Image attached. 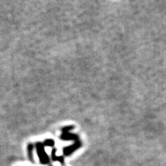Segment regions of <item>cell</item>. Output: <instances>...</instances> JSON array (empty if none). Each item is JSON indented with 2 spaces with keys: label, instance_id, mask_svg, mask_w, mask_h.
<instances>
[{
  "label": "cell",
  "instance_id": "cell-6",
  "mask_svg": "<svg viewBox=\"0 0 166 166\" xmlns=\"http://www.w3.org/2000/svg\"><path fill=\"white\" fill-rule=\"evenodd\" d=\"M43 146L44 147H53L54 146V141L53 140V139H47V140L44 141V143H43Z\"/></svg>",
  "mask_w": 166,
  "mask_h": 166
},
{
  "label": "cell",
  "instance_id": "cell-5",
  "mask_svg": "<svg viewBox=\"0 0 166 166\" xmlns=\"http://www.w3.org/2000/svg\"><path fill=\"white\" fill-rule=\"evenodd\" d=\"M33 150H34V145L32 143L28 144L27 146V154L28 158L31 161H33Z\"/></svg>",
  "mask_w": 166,
  "mask_h": 166
},
{
  "label": "cell",
  "instance_id": "cell-7",
  "mask_svg": "<svg viewBox=\"0 0 166 166\" xmlns=\"http://www.w3.org/2000/svg\"><path fill=\"white\" fill-rule=\"evenodd\" d=\"M73 129H74L73 126H65L61 128V131H62V133H66V132H70V130H72Z\"/></svg>",
  "mask_w": 166,
  "mask_h": 166
},
{
  "label": "cell",
  "instance_id": "cell-3",
  "mask_svg": "<svg viewBox=\"0 0 166 166\" xmlns=\"http://www.w3.org/2000/svg\"><path fill=\"white\" fill-rule=\"evenodd\" d=\"M59 138L63 141H74V142H76V141L79 140L78 135L76 134L71 133V132H66V133H62L60 135Z\"/></svg>",
  "mask_w": 166,
  "mask_h": 166
},
{
  "label": "cell",
  "instance_id": "cell-2",
  "mask_svg": "<svg viewBox=\"0 0 166 166\" xmlns=\"http://www.w3.org/2000/svg\"><path fill=\"white\" fill-rule=\"evenodd\" d=\"M82 142L80 140L76 141L74 143L71 144V145H69V146L65 147L63 149V153H64V155L65 156H70V154L75 152L76 150H78L81 147H82Z\"/></svg>",
  "mask_w": 166,
  "mask_h": 166
},
{
  "label": "cell",
  "instance_id": "cell-1",
  "mask_svg": "<svg viewBox=\"0 0 166 166\" xmlns=\"http://www.w3.org/2000/svg\"><path fill=\"white\" fill-rule=\"evenodd\" d=\"M35 147H36V153L38 155L40 164H48L49 163V157L48 156V154L46 153L45 147L43 146V144L38 142V143H36Z\"/></svg>",
  "mask_w": 166,
  "mask_h": 166
},
{
  "label": "cell",
  "instance_id": "cell-4",
  "mask_svg": "<svg viewBox=\"0 0 166 166\" xmlns=\"http://www.w3.org/2000/svg\"><path fill=\"white\" fill-rule=\"evenodd\" d=\"M56 152H57V149L53 147L52 153H51V159H52L53 161H59V163L61 164H64L65 163V159L63 156H57L56 155Z\"/></svg>",
  "mask_w": 166,
  "mask_h": 166
}]
</instances>
